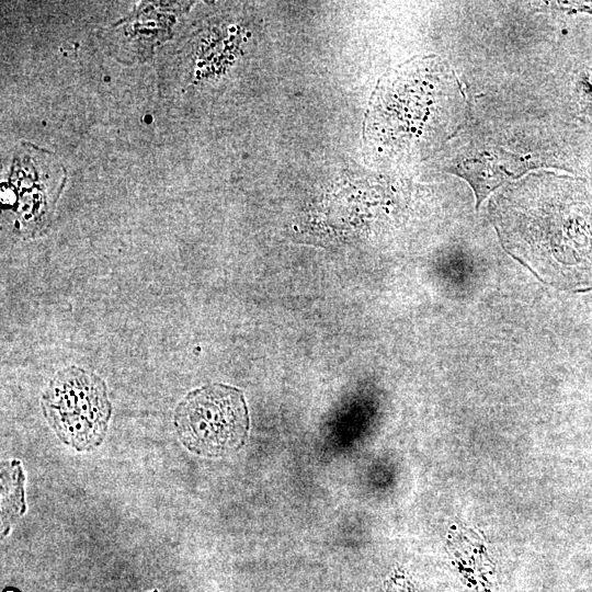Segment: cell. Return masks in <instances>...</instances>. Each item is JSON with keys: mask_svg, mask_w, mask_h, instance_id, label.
Instances as JSON below:
<instances>
[{"mask_svg": "<svg viewBox=\"0 0 592 592\" xmlns=\"http://www.w3.org/2000/svg\"><path fill=\"white\" fill-rule=\"evenodd\" d=\"M12 162L2 193L13 195L14 212L31 228L32 223L41 224L49 216L65 183V169L55 155L30 144Z\"/></svg>", "mask_w": 592, "mask_h": 592, "instance_id": "obj_4", "label": "cell"}, {"mask_svg": "<svg viewBox=\"0 0 592 592\" xmlns=\"http://www.w3.org/2000/svg\"><path fill=\"white\" fill-rule=\"evenodd\" d=\"M44 415L57 436L78 451L99 446L111 417L104 382L78 366L58 372L42 397Z\"/></svg>", "mask_w": 592, "mask_h": 592, "instance_id": "obj_2", "label": "cell"}, {"mask_svg": "<svg viewBox=\"0 0 592 592\" xmlns=\"http://www.w3.org/2000/svg\"><path fill=\"white\" fill-rule=\"evenodd\" d=\"M174 426L181 443L192 453L217 457L236 452L249 432L243 395L223 384L192 390L175 409Z\"/></svg>", "mask_w": 592, "mask_h": 592, "instance_id": "obj_1", "label": "cell"}, {"mask_svg": "<svg viewBox=\"0 0 592 592\" xmlns=\"http://www.w3.org/2000/svg\"><path fill=\"white\" fill-rule=\"evenodd\" d=\"M583 83L585 86L587 94L589 93V95L592 98V70L587 71Z\"/></svg>", "mask_w": 592, "mask_h": 592, "instance_id": "obj_6", "label": "cell"}, {"mask_svg": "<svg viewBox=\"0 0 592 592\" xmlns=\"http://www.w3.org/2000/svg\"><path fill=\"white\" fill-rule=\"evenodd\" d=\"M533 166L534 162L524 155L482 144L464 149L454 158L452 169L468 181L479 205L491 191Z\"/></svg>", "mask_w": 592, "mask_h": 592, "instance_id": "obj_5", "label": "cell"}, {"mask_svg": "<svg viewBox=\"0 0 592 592\" xmlns=\"http://www.w3.org/2000/svg\"><path fill=\"white\" fill-rule=\"evenodd\" d=\"M426 66L423 62L403 65L379 82L372 121L378 138L385 143L417 137L439 104L436 100L443 88L431 82Z\"/></svg>", "mask_w": 592, "mask_h": 592, "instance_id": "obj_3", "label": "cell"}]
</instances>
